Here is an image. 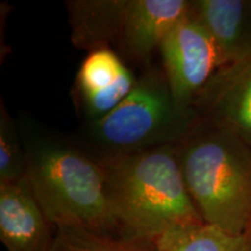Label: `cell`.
Instances as JSON below:
<instances>
[{
	"mask_svg": "<svg viewBox=\"0 0 251 251\" xmlns=\"http://www.w3.org/2000/svg\"><path fill=\"white\" fill-rule=\"evenodd\" d=\"M17 119L26 150V178L56 229L76 227L120 235L109 208L101 164L75 136L24 113Z\"/></svg>",
	"mask_w": 251,
	"mask_h": 251,
	"instance_id": "obj_1",
	"label": "cell"
},
{
	"mask_svg": "<svg viewBox=\"0 0 251 251\" xmlns=\"http://www.w3.org/2000/svg\"><path fill=\"white\" fill-rule=\"evenodd\" d=\"M98 162L120 235L153 241L179 226L203 222L187 191L176 146Z\"/></svg>",
	"mask_w": 251,
	"mask_h": 251,
	"instance_id": "obj_2",
	"label": "cell"
},
{
	"mask_svg": "<svg viewBox=\"0 0 251 251\" xmlns=\"http://www.w3.org/2000/svg\"><path fill=\"white\" fill-rule=\"evenodd\" d=\"M176 147L202 221L234 236H251L250 147L233 131L203 120Z\"/></svg>",
	"mask_w": 251,
	"mask_h": 251,
	"instance_id": "obj_3",
	"label": "cell"
},
{
	"mask_svg": "<svg viewBox=\"0 0 251 251\" xmlns=\"http://www.w3.org/2000/svg\"><path fill=\"white\" fill-rule=\"evenodd\" d=\"M196 108L176 102L164 72L144 69L133 90L107 115L84 122L78 142L97 161L163 146H177L199 122Z\"/></svg>",
	"mask_w": 251,
	"mask_h": 251,
	"instance_id": "obj_4",
	"label": "cell"
},
{
	"mask_svg": "<svg viewBox=\"0 0 251 251\" xmlns=\"http://www.w3.org/2000/svg\"><path fill=\"white\" fill-rule=\"evenodd\" d=\"M158 52L172 96L183 108L194 107L203 87L224 67L214 41L190 13L169 31Z\"/></svg>",
	"mask_w": 251,
	"mask_h": 251,
	"instance_id": "obj_5",
	"label": "cell"
},
{
	"mask_svg": "<svg viewBox=\"0 0 251 251\" xmlns=\"http://www.w3.org/2000/svg\"><path fill=\"white\" fill-rule=\"evenodd\" d=\"M136 80L114 49L89 52L78 70L71 93L84 122L97 121L111 113L130 93Z\"/></svg>",
	"mask_w": 251,
	"mask_h": 251,
	"instance_id": "obj_6",
	"label": "cell"
},
{
	"mask_svg": "<svg viewBox=\"0 0 251 251\" xmlns=\"http://www.w3.org/2000/svg\"><path fill=\"white\" fill-rule=\"evenodd\" d=\"M194 108L200 120L233 131L251 148V56L220 68Z\"/></svg>",
	"mask_w": 251,
	"mask_h": 251,
	"instance_id": "obj_7",
	"label": "cell"
},
{
	"mask_svg": "<svg viewBox=\"0 0 251 251\" xmlns=\"http://www.w3.org/2000/svg\"><path fill=\"white\" fill-rule=\"evenodd\" d=\"M190 0H124L120 41L121 57L152 65V55L169 31L190 11Z\"/></svg>",
	"mask_w": 251,
	"mask_h": 251,
	"instance_id": "obj_8",
	"label": "cell"
},
{
	"mask_svg": "<svg viewBox=\"0 0 251 251\" xmlns=\"http://www.w3.org/2000/svg\"><path fill=\"white\" fill-rule=\"evenodd\" d=\"M55 235L27 178L0 183V240L7 251H49Z\"/></svg>",
	"mask_w": 251,
	"mask_h": 251,
	"instance_id": "obj_9",
	"label": "cell"
},
{
	"mask_svg": "<svg viewBox=\"0 0 251 251\" xmlns=\"http://www.w3.org/2000/svg\"><path fill=\"white\" fill-rule=\"evenodd\" d=\"M191 17L211 35L224 65L251 56V0H193Z\"/></svg>",
	"mask_w": 251,
	"mask_h": 251,
	"instance_id": "obj_10",
	"label": "cell"
},
{
	"mask_svg": "<svg viewBox=\"0 0 251 251\" xmlns=\"http://www.w3.org/2000/svg\"><path fill=\"white\" fill-rule=\"evenodd\" d=\"M65 6L75 47L86 50L87 54L102 48H118L124 0H70Z\"/></svg>",
	"mask_w": 251,
	"mask_h": 251,
	"instance_id": "obj_11",
	"label": "cell"
},
{
	"mask_svg": "<svg viewBox=\"0 0 251 251\" xmlns=\"http://www.w3.org/2000/svg\"><path fill=\"white\" fill-rule=\"evenodd\" d=\"M156 251H251V236H234L201 224L179 226L153 240Z\"/></svg>",
	"mask_w": 251,
	"mask_h": 251,
	"instance_id": "obj_12",
	"label": "cell"
},
{
	"mask_svg": "<svg viewBox=\"0 0 251 251\" xmlns=\"http://www.w3.org/2000/svg\"><path fill=\"white\" fill-rule=\"evenodd\" d=\"M49 251H156L153 241L119 234H100L76 227H61Z\"/></svg>",
	"mask_w": 251,
	"mask_h": 251,
	"instance_id": "obj_13",
	"label": "cell"
},
{
	"mask_svg": "<svg viewBox=\"0 0 251 251\" xmlns=\"http://www.w3.org/2000/svg\"><path fill=\"white\" fill-rule=\"evenodd\" d=\"M27 162L18 119L9 114L1 100L0 106V183L26 178Z\"/></svg>",
	"mask_w": 251,
	"mask_h": 251,
	"instance_id": "obj_14",
	"label": "cell"
}]
</instances>
